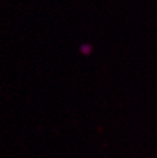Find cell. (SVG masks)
I'll return each mask as SVG.
<instances>
[{
    "label": "cell",
    "mask_w": 157,
    "mask_h": 158,
    "mask_svg": "<svg viewBox=\"0 0 157 158\" xmlns=\"http://www.w3.org/2000/svg\"><path fill=\"white\" fill-rule=\"evenodd\" d=\"M80 50H81L83 54L89 55V54L91 53L93 48H91V45H89V44H83V45H81V48H80Z\"/></svg>",
    "instance_id": "1"
}]
</instances>
